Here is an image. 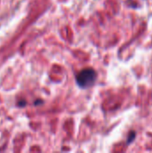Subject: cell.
Masks as SVG:
<instances>
[{
  "label": "cell",
  "mask_w": 152,
  "mask_h": 153,
  "mask_svg": "<svg viewBox=\"0 0 152 153\" xmlns=\"http://www.w3.org/2000/svg\"><path fill=\"white\" fill-rule=\"evenodd\" d=\"M96 80H97V73L92 68L83 69L76 75L77 84L82 89L91 87L95 83Z\"/></svg>",
  "instance_id": "obj_1"
},
{
  "label": "cell",
  "mask_w": 152,
  "mask_h": 153,
  "mask_svg": "<svg viewBox=\"0 0 152 153\" xmlns=\"http://www.w3.org/2000/svg\"><path fill=\"white\" fill-rule=\"evenodd\" d=\"M136 138V132L135 131H131L128 134V137H127V144H131Z\"/></svg>",
  "instance_id": "obj_2"
}]
</instances>
